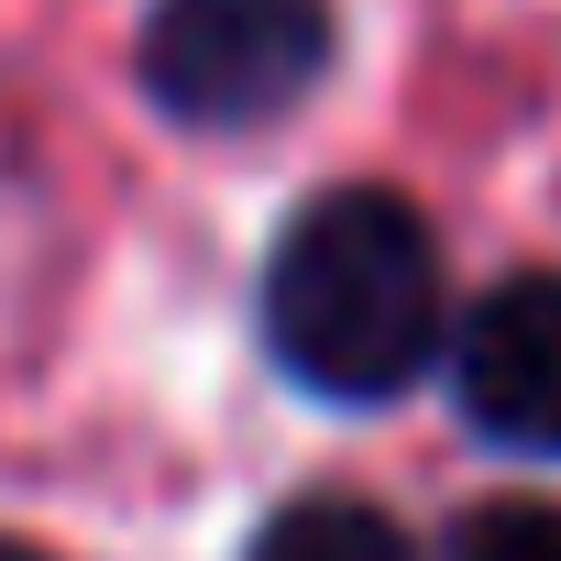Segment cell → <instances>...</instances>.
I'll return each mask as SVG.
<instances>
[{"label":"cell","instance_id":"cell-5","mask_svg":"<svg viewBox=\"0 0 561 561\" xmlns=\"http://www.w3.org/2000/svg\"><path fill=\"white\" fill-rule=\"evenodd\" d=\"M440 561H561V506H539V495L462 506V528H451Z\"/></svg>","mask_w":561,"mask_h":561},{"label":"cell","instance_id":"cell-2","mask_svg":"<svg viewBox=\"0 0 561 561\" xmlns=\"http://www.w3.org/2000/svg\"><path fill=\"white\" fill-rule=\"evenodd\" d=\"M331 67V0H144L133 78L187 133H264Z\"/></svg>","mask_w":561,"mask_h":561},{"label":"cell","instance_id":"cell-1","mask_svg":"<svg viewBox=\"0 0 561 561\" xmlns=\"http://www.w3.org/2000/svg\"><path fill=\"white\" fill-rule=\"evenodd\" d=\"M264 342L331 408L408 397L430 353H451L430 220L397 187H320L264 253Z\"/></svg>","mask_w":561,"mask_h":561},{"label":"cell","instance_id":"cell-6","mask_svg":"<svg viewBox=\"0 0 561 561\" xmlns=\"http://www.w3.org/2000/svg\"><path fill=\"white\" fill-rule=\"evenodd\" d=\"M0 561H45V550H34V539H0Z\"/></svg>","mask_w":561,"mask_h":561},{"label":"cell","instance_id":"cell-3","mask_svg":"<svg viewBox=\"0 0 561 561\" xmlns=\"http://www.w3.org/2000/svg\"><path fill=\"white\" fill-rule=\"evenodd\" d=\"M451 397L495 451H561V275H495L451 320Z\"/></svg>","mask_w":561,"mask_h":561},{"label":"cell","instance_id":"cell-4","mask_svg":"<svg viewBox=\"0 0 561 561\" xmlns=\"http://www.w3.org/2000/svg\"><path fill=\"white\" fill-rule=\"evenodd\" d=\"M242 561H419L408 528L375 506V495H287Z\"/></svg>","mask_w":561,"mask_h":561}]
</instances>
